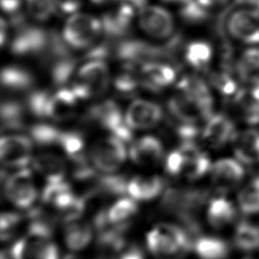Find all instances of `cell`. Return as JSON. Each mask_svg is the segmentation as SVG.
<instances>
[{"mask_svg":"<svg viewBox=\"0 0 259 259\" xmlns=\"http://www.w3.org/2000/svg\"><path fill=\"white\" fill-rule=\"evenodd\" d=\"M213 100L209 87L196 76H185L177 84L176 93L169 99L171 114L181 123L195 124L212 113Z\"/></svg>","mask_w":259,"mask_h":259,"instance_id":"obj_1","label":"cell"},{"mask_svg":"<svg viewBox=\"0 0 259 259\" xmlns=\"http://www.w3.org/2000/svg\"><path fill=\"white\" fill-rule=\"evenodd\" d=\"M110 75L102 59H88L76 72V78L70 87L84 101L103 95L109 87Z\"/></svg>","mask_w":259,"mask_h":259,"instance_id":"obj_2","label":"cell"},{"mask_svg":"<svg viewBox=\"0 0 259 259\" xmlns=\"http://www.w3.org/2000/svg\"><path fill=\"white\" fill-rule=\"evenodd\" d=\"M103 33L101 19L93 15L77 12L67 19L62 37L68 47L76 50L91 49Z\"/></svg>","mask_w":259,"mask_h":259,"instance_id":"obj_3","label":"cell"},{"mask_svg":"<svg viewBox=\"0 0 259 259\" xmlns=\"http://www.w3.org/2000/svg\"><path fill=\"white\" fill-rule=\"evenodd\" d=\"M228 34L248 46L259 45V10L245 5L233 10L226 21Z\"/></svg>","mask_w":259,"mask_h":259,"instance_id":"obj_4","label":"cell"},{"mask_svg":"<svg viewBox=\"0 0 259 259\" xmlns=\"http://www.w3.org/2000/svg\"><path fill=\"white\" fill-rule=\"evenodd\" d=\"M126 150L124 143L109 136L99 140L90 150L89 160L97 171L103 174H113L124 163Z\"/></svg>","mask_w":259,"mask_h":259,"instance_id":"obj_5","label":"cell"},{"mask_svg":"<svg viewBox=\"0 0 259 259\" xmlns=\"http://www.w3.org/2000/svg\"><path fill=\"white\" fill-rule=\"evenodd\" d=\"M16 33L11 42V52L16 56H46L49 50L52 32L40 27L16 24Z\"/></svg>","mask_w":259,"mask_h":259,"instance_id":"obj_6","label":"cell"},{"mask_svg":"<svg viewBox=\"0 0 259 259\" xmlns=\"http://www.w3.org/2000/svg\"><path fill=\"white\" fill-rule=\"evenodd\" d=\"M88 117L124 144L132 141L133 130L126 124L124 116L115 102L105 100L96 104L90 109Z\"/></svg>","mask_w":259,"mask_h":259,"instance_id":"obj_7","label":"cell"},{"mask_svg":"<svg viewBox=\"0 0 259 259\" xmlns=\"http://www.w3.org/2000/svg\"><path fill=\"white\" fill-rule=\"evenodd\" d=\"M4 192L7 199L16 207H30L37 197V189L30 170L22 168L10 175L5 182Z\"/></svg>","mask_w":259,"mask_h":259,"instance_id":"obj_8","label":"cell"},{"mask_svg":"<svg viewBox=\"0 0 259 259\" xmlns=\"http://www.w3.org/2000/svg\"><path fill=\"white\" fill-rule=\"evenodd\" d=\"M141 29L155 39L170 38L174 31V18L171 13L158 5H147L139 11Z\"/></svg>","mask_w":259,"mask_h":259,"instance_id":"obj_9","label":"cell"},{"mask_svg":"<svg viewBox=\"0 0 259 259\" xmlns=\"http://www.w3.org/2000/svg\"><path fill=\"white\" fill-rule=\"evenodd\" d=\"M209 174L214 189L227 193L242 184L245 178V168L236 158H223L212 164Z\"/></svg>","mask_w":259,"mask_h":259,"instance_id":"obj_10","label":"cell"},{"mask_svg":"<svg viewBox=\"0 0 259 259\" xmlns=\"http://www.w3.org/2000/svg\"><path fill=\"white\" fill-rule=\"evenodd\" d=\"M1 162L8 168H25L32 159V140L23 135H7L1 139Z\"/></svg>","mask_w":259,"mask_h":259,"instance_id":"obj_11","label":"cell"},{"mask_svg":"<svg viewBox=\"0 0 259 259\" xmlns=\"http://www.w3.org/2000/svg\"><path fill=\"white\" fill-rule=\"evenodd\" d=\"M12 259H59V250L50 238L27 235L19 239L10 248Z\"/></svg>","mask_w":259,"mask_h":259,"instance_id":"obj_12","label":"cell"},{"mask_svg":"<svg viewBox=\"0 0 259 259\" xmlns=\"http://www.w3.org/2000/svg\"><path fill=\"white\" fill-rule=\"evenodd\" d=\"M237 134L233 120L222 113L211 114L201 131L202 141L212 149H221L234 143Z\"/></svg>","mask_w":259,"mask_h":259,"instance_id":"obj_13","label":"cell"},{"mask_svg":"<svg viewBox=\"0 0 259 259\" xmlns=\"http://www.w3.org/2000/svg\"><path fill=\"white\" fill-rule=\"evenodd\" d=\"M162 118L163 111L161 106L153 101L144 99L133 101L124 113L125 122L132 130L152 128L159 124Z\"/></svg>","mask_w":259,"mask_h":259,"instance_id":"obj_14","label":"cell"},{"mask_svg":"<svg viewBox=\"0 0 259 259\" xmlns=\"http://www.w3.org/2000/svg\"><path fill=\"white\" fill-rule=\"evenodd\" d=\"M248 85L234 96L240 118L249 124L259 122V77L247 81Z\"/></svg>","mask_w":259,"mask_h":259,"instance_id":"obj_15","label":"cell"},{"mask_svg":"<svg viewBox=\"0 0 259 259\" xmlns=\"http://www.w3.org/2000/svg\"><path fill=\"white\" fill-rule=\"evenodd\" d=\"M142 85L153 91L170 86L176 79V70L167 61H153L141 65Z\"/></svg>","mask_w":259,"mask_h":259,"instance_id":"obj_16","label":"cell"},{"mask_svg":"<svg viewBox=\"0 0 259 259\" xmlns=\"http://www.w3.org/2000/svg\"><path fill=\"white\" fill-rule=\"evenodd\" d=\"M128 154L136 164L144 167H153L162 162L164 149L160 140L153 136H145L132 144Z\"/></svg>","mask_w":259,"mask_h":259,"instance_id":"obj_17","label":"cell"},{"mask_svg":"<svg viewBox=\"0 0 259 259\" xmlns=\"http://www.w3.org/2000/svg\"><path fill=\"white\" fill-rule=\"evenodd\" d=\"M80 101L82 100L70 86L60 87L51 95L48 118L66 120L73 117Z\"/></svg>","mask_w":259,"mask_h":259,"instance_id":"obj_18","label":"cell"},{"mask_svg":"<svg viewBox=\"0 0 259 259\" xmlns=\"http://www.w3.org/2000/svg\"><path fill=\"white\" fill-rule=\"evenodd\" d=\"M136 10L127 4H120L113 10L105 13L101 18L103 33L108 37H120L127 33L131 28Z\"/></svg>","mask_w":259,"mask_h":259,"instance_id":"obj_19","label":"cell"},{"mask_svg":"<svg viewBox=\"0 0 259 259\" xmlns=\"http://www.w3.org/2000/svg\"><path fill=\"white\" fill-rule=\"evenodd\" d=\"M32 165L35 171L45 177L46 182L65 180L67 163L59 154L54 152H41L33 158Z\"/></svg>","mask_w":259,"mask_h":259,"instance_id":"obj_20","label":"cell"},{"mask_svg":"<svg viewBox=\"0 0 259 259\" xmlns=\"http://www.w3.org/2000/svg\"><path fill=\"white\" fill-rule=\"evenodd\" d=\"M234 153L243 165L259 164V131L247 128L237 134Z\"/></svg>","mask_w":259,"mask_h":259,"instance_id":"obj_21","label":"cell"},{"mask_svg":"<svg viewBox=\"0 0 259 259\" xmlns=\"http://www.w3.org/2000/svg\"><path fill=\"white\" fill-rule=\"evenodd\" d=\"M180 150L185 157L183 175L188 179H198L210 172L212 164L206 153L199 150L194 143H182Z\"/></svg>","mask_w":259,"mask_h":259,"instance_id":"obj_22","label":"cell"},{"mask_svg":"<svg viewBox=\"0 0 259 259\" xmlns=\"http://www.w3.org/2000/svg\"><path fill=\"white\" fill-rule=\"evenodd\" d=\"M164 189V182L160 176L139 175L127 181L126 193L135 200H151L159 196Z\"/></svg>","mask_w":259,"mask_h":259,"instance_id":"obj_23","label":"cell"},{"mask_svg":"<svg viewBox=\"0 0 259 259\" xmlns=\"http://www.w3.org/2000/svg\"><path fill=\"white\" fill-rule=\"evenodd\" d=\"M236 214L237 209L235 204L223 196L210 199L206 209L207 222L214 229H223L233 224Z\"/></svg>","mask_w":259,"mask_h":259,"instance_id":"obj_24","label":"cell"},{"mask_svg":"<svg viewBox=\"0 0 259 259\" xmlns=\"http://www.w3.org/2000/svg\"><path fill=\"white\" fill-rule=\"evenodd\" d=\"M34 78L32 74L19 66L9 65L2 69L1 84L11 92H23L32 87Z\"/></svg>","mask_w":259,"mask_h":259,"instance_id":"obj_25","label":"cell"},{"mask_svg":"<svg viewBox=\"0 0 259 259\" xmlns=\"http://www.w3.org/2000/svg\"><path fill=\"white\" fill-rule=\"evenodd\" d=\"M92 239V229L89 224L77 220L67 222L64 230V240L68 249L74 252L85 249Z\"/></svg>","mask_w":259,"mask_h":259,"instance_id":"obj_26","label":"cell"},{"mask_svg":"<svg viewBox=\"0 0 259 259\" xmlns=\"http://www.w3.org/2000/svg\"><path fill=\"white\" fill-rule=\"evenodd\" d=\"M193 248L200 259H227L231 250L224 239L213 236L197 237Z\"/></svg>","mask_w":259,"mask_h":259,"instance_id":"obj_27","label":"cell"},{"mask_svg":"<svg viewBox=\"0 0 259 259\" xmlns=\"http://www.w3.org/2000/svg\"><path fill=\"white\" fill-rule=\"evenodd\" d=\"M233 240L236 248L241 251H259V225L250 221H241L235 228Z\"/></svg>","mask_w":259,"mask_h":259,"instance_id":"obj_28","label":"cell"},{"mask_svg":"<svg viewBox=\"0 0 259 259\" xmlns=\"http://www.w3.org/2000/svg\"><path fill=\"white\" fill-rule=\"evenodd\" d=\"M237 203L240 211L245 215L259 213V177L247 182L238 192Z\"/></svg>","mask_w":259,"mask_h":259,"instance_id":"obj_29","label":"cell"},{"mask_svg":"<svg viewBox=\"0 0 259 259\" xmlns=\"http://www.w3.org/2000/svg\"><path fill=\"white\" fill-rule=\"evenodd\" d=\"M236 71L243 80L259 77V47L251 46L244 50L235 64Z\"/></svg>","mask_w":259,"mask_h":259,"instance_id":"obj_30","label":"cell"},{"mask_svg":"<svg viewBox=\"0 0 259 259\" xmlns=\"http://www.w3.org/2000/svg\"><path fill=\"white\" fill-rule=\"evenodd\" d=\"M211 46L204 40H195L187 45L184 58L185 61L195 69H203L208 66L212 59Z\"/></svg>","mask_w":259,"mask_h":259,"instance_id":"obj_31","label":"cell"},{"mask_svg":"<svg viewBox=\"0 0 259 259\" xmlns=\"http://www.w3.org/2000/svg\"><path fill=\"white\" fill-rule=\"evenodd\" d=\"M138 211V204L132 197L117 199L106 211V219L110 225L121 226Z\"/></svg>","mask_w":259,"mask_h":259,"instance_id":"obj_32","label":"cell"},{"mask_svg":"<svg viewBox=\"0 0 259 259\" xmlns=\"http://www.w3.org/2000/svg\"><path fill=\"white\" fill-rule=\"evenodd\" d=\"M24 106L16 100H3L1 104V123L3 128L18 130L24 124Z\"/></svg>","mask_w":259,"mask_h":259,"instance_id":"obj_33","label":"cell"},{"mask_svg":"<svg viewBox=\"0 0 259 259\" xmlns=\"http://www.w3.org/2000/svg\"><path fill=\"white\" fill-rule=\"evenodd\" d=\"M134 66L135 65L125 64L124 68H122L113 80L114 88L123 96L134 94L142 84L141 75L135 70Z\"/></svg>","mask_w":259,"mask_h":259,"instance_id":"obj_34","label":"cell"},{"mask_svg":"<svg viewBox=\"0 0 259 259\" xmlns=\"http://www.w3.org/2000/svg\"><path fill=\"white\" fill-rule=\"evenodd\" d=\"M59 147L63 150V152L67 155L69 159L72 161L83 158V150H84V140L81 134L74 131H63Z\"/></svg>","mask_w":259,"mask_h":259,"instance_id":"obj_35","label":"cell"},{"mask_svg":"<svg viewBox=\"0 0 259 259\" xmlns=\"http://www.w3.org/2000/svg\"><path fill=\"white\" fill-rule=\"evenodd\" d=\"M62 132L55 125L39 123L30 128V136L32 142H35L37 145L59 146Z\"/></svg>","mask_w":259,"mask_h":259,"instance_id":"obj_36","label":"cell"},{"mask_svg":"<svg viewBox=\"0 0 259 259\" xmlns=\"http://www.w3.org/2000/svg\"><path fill=\"white\" fill-rule=\"evenodd\" d=\"M26 11L37 21H45L58 12L57 0H25Z\"/></svg>","mask_w":259,"mask_h":259,"instance_id":"obj_37","label":"cell"},{"mask_svg":"<svg viewBox=\"0 0 259 259\" xmlns=\"http://www.w3.org/2000/svg\"><path fill=\"white\" fill-rule=\"evenodd\" d=\"M52 93L44 90L32 91L26 101L27 109L36 117L48 118Z\"/></svg>","mask_w":259,"mask_h":259,"instance_id":"obj_38","label":"cell"},{"mask_svg":"<svg viewBox=\"0 0 259 259\" xmlns=\"http://www.w3.org/2000/svg\"><path fill=\"white\" fill-rule=\"evenodd\" d=\"M210 13L198 0H188L181 4L180 8L181 17L189 23L202 22L209 17Z\"/></svg>","mask_w":259,"mask_h":259,"instance_id":"obj_39","label":"cell"},{"mask_svg":"<svg viewBox=\"0 0 259 259\" xmlns=\"http://www.w3.org/2000/svg\"><path fill=\"white\" fill-rule=\"evenodd\" d=\"M211 85L225 96H235L239 92V86L235 77L227 71L214 72L210 76Z\"/></svg>","mask_w":259,"mask_h":259,"instance_id":"obj_40","label":"cell"},{"mask_svg":"<svg viewBox=\"0 0 259 259\" xmlns=\"http://www.w3.org/2000/svg\"><path fill=\"white\" fill-rule=\"evenodd\" d=\"M185 157L180 148L172 151L165 160V169L169 175L177 176L183 173Z\"/></svg>","mask_w":259,"mask_h":259,"instance_id":"obj_41","label":"cell"},{"mask_svg":"<svg viewBox=\"0 0 259 259\" xmlns=\"http://www.w3.org/2000/svg\"><path fill=\"white\" fill-rule=\"evenodd\" d=\"M57 6L58 12L71 16L79 12L82 6V0H57Z\"/></svg>","mask_w":259,"mask_h":259,"instance_id":"obj_42","label":"cell"},{"mask_svg":"<svg viewBox=\"0 0 259 259\" xmlns=\"http://www.w3.org/2000/svg\"><path fill=\"white\" fill-rule=\"evenodd\" d=\"M20 217L14 212H4L1 215V232L2 237L4 238L5 235L8 233L19 223Z\"/></svg>","mask_w":259,"mask_h":259,"instance_id":"obj_43","label":"cell"},{"mask_svg":"<svg viewBox=\"0 0 259 259\" xmlns=\"http://www.w3.org/2000/svg\"><path fill=\"white\" fill-rule=\"evenodd\" d=\"M1 4L3 11L6 14L11 15L13 17V20H16L21 17L18 15L21 6V0H1Z\"/></svg>","mask_w":259,"mask_h":259,"instance_id":"obj_44","label":"cell"},{"mask_svg":"<svg viewBox=\"0 0 259 259\" xmlns=\"http://www.w3.org/2000/svg\"><path fill=\"white\" fill-rule=\"evenodd\" d=\"M210 12L221 10L229 5L232 0H198Z\"/></svg>","mask_w":259,"mask_h":259,"instance_id":"obj_45","label":"cell"},{"mask_svg":"<svg viewBox=\"0 0 259 259\" xmlns=\"http://www.w3.org/2000/svg\"><path fill=\"white\" fill-rule=\"evenodd\" d=\"M119 259H144V255L139 248L135 247L128 249L125 253H123L120 256Z\"/></svg>","mask_w":259,"mask_h":259,"instance_id":"obj_46","label":"cell"},{"mask_svg":"<svg viewBox=\"0 0 259 259\" xmlns=\"http://www.w3.org/2000/svg\"><path fill=\"white\" fill-rule=\"evenodd\" d=\"M148 1L149 0H121V2L127 4L138 12L148 5Z\"/></svg>","mask_w":259,"mask_h":259,"instance_id":"obj_47","label":"cell"},{"mask_svg":"<svg viewBox=\"0 0 259 259\" xmlns=\"http://www.w3.org/2000/svg\"><path fill=\"white\" fill-rule=\"evenodd\" d=\"M245 5L251 6L257 10H259V0H245Z\"/></svg>","mask_w":259,"mask_h":259,"instance_id":"obj_48","label":"cell"},{"mask_svg":"<svg viewBox=\"0 0 259 259\" xmlns=\"http://www.w3.org/2000/svg\"><path fill=\"white\" fill-rule=\"evenodd\" d=\"M90 1L97 5H106V4H112L118 0H90Z\"/></svg>","mask_w":259,"mask_h":259,"instance_id":"obj_49","label":"cell"},{"mask_svg":"<svg viewBox=\"0 0 259 259\" xmlns=\"http://www.w3.org/2000/svg\"><path fill=\"white\" fill-rule=\"evenodd\" d=\"M162 1L167 2V3H176V4H180L181 5V4L185 3L188 0H162Z\"/></svg>","mask_w":259,"mask_h":259,"instance_id":"obj_50","label":"cell"},{"mask_svg":"<svg viewBox=\"0 0 259 259\" xmlns=\"http://www.w3.org/2000/svg\"><path fill=\"white\" fill-rule=\"evenodd\" d=\"M246 259H257V258H246Z\"/></svg>","mask_w":259,"mask_h":259,"instance_id":"obj_51","label":"cell"}]
</instances>
